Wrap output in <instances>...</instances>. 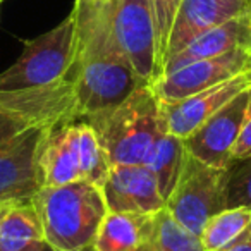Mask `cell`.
Segmentation results:
<instances>
[{"label":"cell","mask_w":251,"mask_h":251,"mask_svg":"<svg viewBox=\"0 0 251 251\" xmlns=\"http://www.w3.org/2000/svg\"><path fill=\"white\" fill-rule=\"evenodd\" d=\"M110 2V0H108ZM108 2L86 4L76 0V53L66 79L74 86L81 121L119 105L143 79L114 38Z\"/></svg>","instance_id":"6da1fadb"},{"label":"cell","mask_w":251,"mask_h":251,"mask_svg":"<svg viewBox=\"0 0 251 251\" xmlns=\"http://www.w3.org/2000/svg\"><path fill=\"white\" fill-rule=\"evenodd\" d=\"M31 203L53 250L95 251L97 232L108 212L101 188L88 181L40 188Z\"/></svg>","instance_id":"7a4b0ae2"},{"label":"cell","mask_w":251,"mask_h":251,"mask_svg":"<svg viewBox=\"0 0 251 251\" xmlns=\"http://www.w3.org/2000/svg\"><path fill=\"white\" fill-rule=\"evenodd\" d=\"M86 121L97 131L112 165L145 164L162 127L160 100L150 84H143L119 105Z\"/></svg>","instance_id":"3957f363"},{"label":"cell","mask_w":251,"mask_h":251,"mask_svg":"<svg viewBox=\"0 0 251 251\" xmlns=\"http://www.w3.org/2000/svg\"><path fill=\"white\" fill-rule=\"evenodd\" d=\"M74 11L50 31L25 42V50L0 74V91H19L59 83L67 77L76 53Z\"/></svg>","instance_id":"277c9868"},{"label":"cell","mask_w":251,"mask_h":251,"mask_svg":"<svg viewBox=\"0 0 251 251\" xmlns=\"http://www.w3.org/2000/svg\"><path fill=\"white\" fill-rule=\"evenodd\" d=\"M165 208L200 236L205 224L227 208V169L212 167L188 153L177 184L165 200Z\"/></svg>","instance_id":"5b68a950"},{"label":"cell","mask_w":251,"mask_h":251,"mask_svg":"<svg viewBox=\"0 0 251 251\" xmlns=\"http://www.w3.org/2000/svg\"><path fill=\"white\" fill-rule=\"evenodd\" d=\"M108 19L115 42L138 76L147 84L157 81L162 69L151 0H110Z\"/></svg>","instance_id":"8992f818"},{"label":"cell","mask_w":251,"mask_h":251,"mask_svg":"<svg viewBox=\"0 0 251 251\" xmlns=\"http://www.w3.org/2000/svg\"><path fill=\"white\" fill-rule=\"evenodd\" d=\"M248 71H251V50H234L162 74L150 86L160 101H176Z\"/></svg>","instance_id":"52a82bcc"},{"label":"cell","mask_w":251,"mask_h":251,"mask_svg":"<svg viewBox=\"0 0 251 251\" xmlns=\"http://www.w3.org/2000/svg\"><path fill=\"white\" fill-rule=\"evenodd\" d=\"M250 97L251 86L236 95L212 117L206 119L191 136L184 140L188 153L212 167H229L232 164V150L243 127Z\"/></svg>","instance_id":"ba28073f"},{"label":"cell","mask_w":251,"mask_h":251,"mask_svg":"<svg viewBox=\"0 0 251 251\" xmlns=\"http://www.w3.org/2000/svg\"><path fill=\"white\" fill-rule=\"evenodd\" d=\"M47 126H31L0 145V205L29 201L40 189L36 155Z\"/></svg>","instance_id":"9c48e42d"},{"label":"cell","mask_w":251,"mask_h":251,"mask_svg":"<svg viewBox=\"0 0 251 251\" xmlns=\"http://www.w3.org/2000/svg\"><path fill=\"white\" fill-rule=\"evenodd\" d=\"M251 86V71L176 101H160L162 126L174 136L186 140L236 95Z\"/></svg>","instance_id":"30bf717a"},{"label":"cell","mask_w":251,"mask_h":251,"mask_svg":"<svg viewBox=\"0 0 251 251\" xmlns=\"http://www.w3.org/2000/svg\"><path fill=\"white\" fill-rule=\"evenodd\" d=\"M101 193L110 212L155 213L165 206L157 179L145 164L112 165Z\"/></svg>","instance_id":"8fae6325"},{"label":"cell","mask_w":251,"mask_h":251,"mask_svg":"<svg viewBox=\"0 0 251 251\" xmlns=\"http://www.w3.org/2000/svg\"><path fill=\"white\" fill-rule=\"evenodd\" d=\"M251 11V0H181L169 35L165 60L201 33Z\"/></svg>","instance_id":"7c38bea8"},{"label":"cell","mask_w":251,"mask_h":251,"mask_svg":"<svg viewBox=\"0 0 251 251\" xmlns=\"http://www.w3.org/2000/svg\"><path fill=\"white\" fill-rule=\"evenodd\" d=\"M234 50H251V11L196 36L184 49L167 59L162 74L172 73L195 60L224 55Z\"/></svg>","instance_id":"4fadbf2b"},{"label":"cell","mask_w":251,"mask_h":251,"mask_svg":"<svg viewBox=\"0 0 251 251\" xmlns=\"http://www.w3.org/2000/svg\"><path fill=\"white\" fill-rule=\"evenodd\" d=\"M73 122L52 126L43 134L36 155V179L40 188H55L83 181L74 147Z\"/></svg>","instance_id":"5bb4252c"},{"label":"cell","mask_w":251,"mask_h":251,"mask_svg":"<svg viewBox=\"0 0 251 251\" xmlns=\"http://www.w3.org/2000/svg\"><path fill=\"white\" fill-rule=\"evenodd\" d=\"M151 215L108 210L97 232L95 251H150Z\"/></svg>","instance_id":"9a60e30c"},{"label":"cell","mask_w":251,"mask_h":251,"mask_svg":"<svg viewBox=\"0 0 251 251\" xmlns=\"http://www.w3.org/2000/svg\"><path fill=\"white\" fill-rule=\"evenodd\" d=\"M0 251H55L43 236L31 200L12 205L0 219Z\"/></svg>","instance_id":"2e32d148"},{"label":"cell","mask_w":251,"mask_h":251,"mask_svg":"<svg viewBox=\"0 0 251 251\" xmlns=\"http://www.w3.org/2000/svg\"><path fill=\"white\" fill-rule=\"evenodd\" d=\"M186 155H188V150L184 147V140L174 136L162 126L147 158H145V165L150 169L151 174L157 179L158 189H160L164 200L171 196V193L177 184Z\"/></svg>","instance_id":"e0dca14e"},{"label":"cell","mask_w":251,"mask_h":251,"mask_svg":"<svg viewBox=\"0 0 251 251\" xmlns=\"http://www.w3.org/2000/svg\"><path fill=\"white\" fill-rule=\"evenodd\" d=\"M73 138L79 162L81 179L101 188L110 174L112 164L97 131L88 121H74Z\"/></svg>","instance_id":"ac0fdd59"},{"label":"cell","mask_w":251,"mask_h":251,"mask_svg":"<svg viewBox=\"0 0 251 251\" xmlns=\"http://www.w3.org/2000/svg\"><path fill=\"white\" fill-rule=\"evenodd\" d=\"M251 234V210L227 206L205 224L200 239L205 251H220Z\"/></svg>","instance_id":"d6986e66"},{"label":"cell","mask_w":251,"mask_h":251,"mask_svg":"<svg viewBox=\"0 0 251 251\" xmlns=\"http://www.w3.org/2000/svg\"><path fill=\"white\" fill-rule=\"evenodd\" d=\"M150 251H205L200 236L188 230L172 217L167 208H160L151 215Z\"/></svg>","instance_id":"ffe728a7"},{"label":"cell","mask_w":251,"mask_h":251,"mask_svg":"<svg viewBox=\"0 0 251 251\" xmlns=\"http://www.w3.org/2000/svg\"><path fill=\"white\" fill-rule=\"evenodd\" d=\"M227 206L251 210V157L234 160L227 167Z\"/></svg>","instance_id":"44dd1931"},{"label":"cell","mask_w":251,"mask_h":251,"mask_svg":"<svg viewBox=\"0 0 251 251\" xmlns=\"http://www.w3.org/2000/svg\"><path fill=\"white\" fill-rule=\"evenodd\" d=\"M181 0H151L155 23H157V42H158V64L164 71L165 52H167L169 35L174 25L176 12H177Z\"/></svg>","instance_id":"7402d4cb"},{"label":"cell","mask_w":251,"mask_h":251,"mask_svg":"<svg viewBox=\"0 0 251 251\" xmlns=\"http://www.w3.org/2000/svg\"><path fill=\"white\" fill-rule=\"evenodd\" d=\"M31 126L38 124H35L31 119L26 117L18 108L11 107L4 100H0V145L11 140V138L18 136L19 133H23Z\"/></svg>","instance_id":"603a6c76"},{"label":"cell","mask_w":251,"mask_h":251,"mask_svg":"<svg viewBox=\"0 0 251 251\" xmlns=\"http://www.w3.org/2000/svg\"><path fill=\"white\" fill-rule=\"evenodd\" d=\"M251 157V97L248 103L246 114H244L243 127H241L239 138L236 141V147L232 150V162L243 160V158Z\"/></svg>","instance_id":"cb8c5ba5"},{"label":"cell","mask_w":251,"mask_h":251,"mask_svg":"<svg viewBox=\"0 0 251 251\" xmlns=\"http://www.w3.org/2000/svg\"><path fill=\"white\" fill-rule=\"evenodd\" d=\"M220 251H251V234L248 237H244V239L234 243L232 246L226 248V250H220Z\"/></svg>","instance_id":"d4e9b609"},{"label":"cell","mask_w":251,"mask_h":251,"mask_svg":"<svg viewBox=\"0 0 251 251\" xmlns=\"http://www.w3.org/2000/svg\"><path fill=\"white\" fill-rule=\"evenodd\" d=\"M12 205H16V203H2V205H0V219H2V217L7 213V210L11 208Z\"/></svg>","instance_id":"484cf974"},{"label":"cell","mask_w":251,"mask_h":251,"mask_svg":"<svg viewBox=\"0 0 251 251\" xmlns=\"http://www.w3.org/2000/svg\"><path fill=\"white\" fill-rule=\"evenodd\" d=\"M79 2H86V4H105L108 0H79Z\"/></svg>","instance_id":"4316f807"},{"label":"cell","mask_w":251,"mask_h":251,"mask_svg":"<svg viewBox=\"0 0 251 251\" xmlns=\"http://www.w3.org/2000/svg\"><path fill=\"white\" fill-rule=\"evenodd\" d=\"M0 4H2V0H0Z\"/></svg>","instance_id":"83f0119b"}]
</instances>
